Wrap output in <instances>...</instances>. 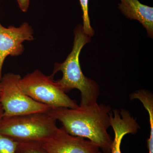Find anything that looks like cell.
<instances>
[{"label": "cell", "instance_id": "obj_1", "mask_svg": "<svg viewBox=\"0 0 153 153\" xmlns=\"http://www.w3.org/2000/svg\"><path fill=\"white\" fill-rule=\"evenodd\" d=\"M111 111L110 105L97 102L74 108H50L48 112L68 133L87 139L104 153H111L112 139L107 131Z\"/></svg>", "mask_w": 153, "mask_h": 153}, {"label": "cell", "instance_id": "obj_2", "mask_svg": "<svg viewBox=\"0 0 153 153\" xmlns=\"http://www.w3.org/2000/svg\"><path fill=\"white\" fill-rule=\"evenodd\" d=\"M90 40L91 37L85 34L82 25H78L74 30V42L71 52L63 63H55L51 75L54 76L58 71L62 72V78L56 82L65 93L73 89L80 91V106H88L97 103L100 92L97 83L83 74L79 63L81 50Z\"/></svg>", "mask_w": 153, "mask_h": 153}, {"label": "cell", "instance_id": "obj_3", "mask_svg": "<svg viewBox=\"0 0 153 153\" xmlns=\"http://www.w3.org/2000/svg\"><path fill=\"white\" fill-rule=\"evenodd\" d=\"M57 120L48 111L4 117L0 133L19 143H42L57 131Z\"/></svg>", "mask_w": 153, "mask_h": 153}, {"label": "cell", "instance_id": "obj_4", "mask_svg": "<svg viewBox=\"0 0 153 153\" xmlns=\"http://www.w3.org/2000/svg\"><path fill=\"white\" fill-rule=\"evenodd\" d=\"M53 78L36 69L22 77L20 85L24 92L33 100L51 108L78 107L77 102L66 94Z\"/></svg>", "mask_w": 153, "mask_h": 153}, {"label": "cell", "instance_id": "obj_5", "mask_svg": "<svg viewBox=\"0 0 153 153\" xmlns=\"http://www.w3.org/2000/svg\"><path fill=\"white\" fill-rule=\"evenodd\" d=\"M22 77L19 74L8 73L1 79L0 103L4 117L49 111L50 108L33 100L24 92L20 85Z\"/></svg>", "mask_w": 153, "mask_h": 153}, {"label": "cell", "instance_id": "obj_6", "mask_svg": "<svg viewBox=\"0 0 153 153\" xmlns=\"http://www.w3.org/2000/svg\"><path fill=\"white\" fill-rule=\"evenodd\" d=\"M34 39L33 28L27 22L19 27L10 26L8 27L0 23V81L3 76V64L7 57L22 55L25 50L23 43Z\"/></svg>", "mask_w": 153, "mask_h": 153}, {"label": "cell", "instance_id": "obj_7", "mask_svg": "<svg viewBox=\"0 0 153 153\" xmlns=\"http://www.w3.org/2000/svg\"><path fill=\"white\" fill-rule=\"evenodd\" d=\"M41 144L47 153H98L100 151L92 142L70 134L62 127Z\"/></svg>", "mask_w": 153, "mask_h": 153}, {"label": "cell", "instance_id": "obj_8", "mask_svg": "<svg viewBox=\"0 0 153 153\" xmlns=\"http://www.w3.org/2000/svg\"><path fill=\"white\" fill-rule=\"evenodd\" d=\"M110 122L114 134L111 153H121V144L124 137L128 134L137 133L140 127L136 120L125 109L112 110L110 114Z\"/></svg>", "mask_w": 153, "mask_h": 153}, {"label": "cell", "instance_id": "obj_9", "mask_svg": "<svg viewBox=\"0 0 153 153\" xmlns=\"http://www.w3.org/2000/svg\"><path fill=\"white\" fill-rule=\"evenodd\" d=\"M118 9L131 20H137L146 29L149 36H153V8L143 4L138 0H120Z\"/></svg>", "mask_w": 153, "mask_h": 153}, {"label": "cell", "instance_id": "obj_10", "mask_svg": "<svg viewBox=\"0 0 153 153\" xmlns=\"http://www.w3.org/2000/svg\"><path fill=\"white\" fill-rule=\"evenodd\" d=\"M19 142L0 133V153H16Z\"/></svg>", "mask_w": 153, "mask_h": 153}, {"label": "cell", "instance_id": "obj_11", "mask_svg": "<svg viewBox=\"0 0 153 153\" xmlns=\"http://www.w3.org/2000/svg\"><path fill=\"white\" fill-rule=\"evenodd\" d=\"M16 153H47L41 143H19Z\"/></svg>", "mask_w": 153, "mask_h": 153}, {"label": "cell", "instance_id": "obj_12", "mask_svg": "<svg viewBox=\"0 0 153 153\" xmlns=\"http://www.w3.org/2000/svg\"><path fill=\"white\" fill-rule=\"evenodd\" d=\"M82 11L83 26L82 29L85 34L91 37L94 35V31L91 26L88 16V0H79Z\"/></svg>", "mask_w": 153, "mask_h": 153}, {"label": "cell", "instance_id": "obj_13", "mask_svg": "<svg viewBox=\"0 0 153 153\" xmlns=\"http://www.w3.org/2000/svg\"><path fill=\"white\" fill-rule=\"evenodd\" d=\"M19 8L23 12L28 11L30 6V0H17Z\"/></svg>", "mask_w": 153, "mask_h": 153}, {"label": "cell", "instance_id": "obj_14", "mask_svg": "<svg viewBox=\"0 0 153 153\" xmlns=\"http://www.w3.org/2000/svg\"><path fill=\"white\" fill-rule=\"evenodd\" d=\"M4 116V110H3L2 106L0 103V125H1V123L2 120Z\"/></svg>", "mask_w": 153, "mask_h": 153}, {"label": "cell", "instance_id": "obj_15", "mask_svg": "<svg viewBox=\"0 0 153 153\" xmlns=\"http://www.w3.org/2000/svg\"><path fill=\"white\" fill-rule=\"evenodd\" d=\"M1 82H0V97H1Z\"/></svg>", "mask_w": 153, "mask_h": 153}, {"label": "cell", "instance_id": "obj_16", "mask_svg": "<svg viewBox=\"0 0 153 153\" xmlns=\"http://www.w3.org/2000/svg\"><path fill=\"white\" fill-rule=\"evenodd\" d=\"M98 153H102V152H100H100H99Z\"/></svg>", "mask_w": 153, "mask_h": 153}]
</instances>
